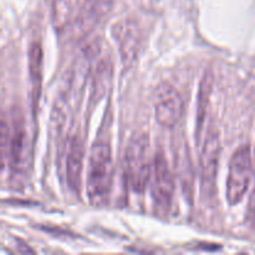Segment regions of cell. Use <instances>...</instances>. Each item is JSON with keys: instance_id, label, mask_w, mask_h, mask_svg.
<instances>
[{"instance_id": "obj_9", "label": "cell", "mask_w": 255, "mask_h": 255, "mask_svg": "<svg viewBox=\"0 0 255 255\" xmlns=\"http://www.w3.org/2000/svg\"><path fill=\"white\" fill-rule=\"evenodd\" d=\"M27 131L25 126L24 115L21 110L15 109L12 114L11 128H10L9 163L14 171H20L26 159Z\"/></svg>"}, {"instance_id": "obj_13", "label": "cell", "mask_w": 255, "mask_h": 255, "mask_svg": "<svg viewBox=\"0 0 255 255\" xmlns=\"http://www.w3.org/2000/svg\"><path fill=\"white\" fill-rule=\"evenodd\" d=\"M42 47L39 42L31 44L29 50V71L30 79L32 82V95L34 100L36 101L39 99V95L41 94V81H42Z\"/></svg>"}, {"instance_id": "obj_10", "label": "cell", "mask_w": 255, "mask_h": 255, "mask_svg": "<svg viewBox=\"0 0 255 255\" xmlns=\"http://www.w3.org/2000/svg\"><path fill=\"white\" fill-rule=\"evenodd\" d=\"M85 148L82 139L79 136H74L70 139L69 152L66 159V177L69 187L72 192L79 193L81 188V174L84 167Z\"/></svg>"}, {"instance_id": "obj_3", "label": "cell", "mask_w": 255, "mask_h": 255, "mask_svg": "<svg viewBox=\"0 0 255 255\" xmlns=\"http://www.w3.org/2000/svg\"><path fill=\"white\" fill-rule=\"evenodd\" d=\"M252 174L253 157L251 147L246 144L234 152L229 163L226 196L231 206H236L244 198L251 186Z\"/></svg>"}, {"instance_id": "obj_11", "label": "cell", "mask_w": 255, "mask_h": 255, "mask_svg": "<svg viewBox=\"0 0 255 255\" xmlns=\"http://www.w3.org/2000/svg\"><path fill=\"white\" fill-rule=\"evenodd\" d=\"M80 0H52V22L57 30L69 26L76 16Z\"/></svg>"}, {"instance_id": "obj_15", "label": "cell", "mask_w": 255, "mask_h": 255, "mask_svg": "<svg viewBox=\"0 0 255 255\" xmlns=\"http://www.w3.org/2000/svg\"><path fill=\"white\" fill-rule=\"evenodd\" d=\"M9 144H10V127L7 126L5 119L1 124V166L5 168L6 159L9 157Z\"/></svg>"}, {"instance_id": "obj_17", "label": "cell", "mask_w": 255, "mask_h": 255, "mask_svg": "<svg viewBox=\"0 0 255 255\" xmlns=\"http://www.w3.org/2000/svg\"><path fill=\"white\" fill-rule=\"evenodd\" d=\"M51 1H52V0H51Z\"/></svg>"}, {"instance_id": "obj_4", "label": "cell", "mask_w": 255, "mask_h": 255, "mask_svg": "<svg viewBox=\"0 0 255 255\" xmlns=\"http://www.w3.org/2000/svg\"><path fill=\"white\" fill-rule=\"evenodd\" d=\"M174 179L166 154L158 149L153 157V169H152L151 194L153 199L154 209L158 214H167L171 211L174 197Z\"/></svg>"}, {"instance_id": "obj_6", "label": "cell", "mask_w": 255, "mask_h": 255, "mask_svg": "<svg viewBox=\"0 0 255 255\" xmlns=\"http://www.w3.org/2000/svg\"><path fill=\"white\" fill-rule=\"evenodd\" d=\"M219 157H221V138L218 132L211 131L204 139L201 158H199L202 191L207 196H213L216 191Z\"/></svg>"}, {"instance_id": "obj_7", "label": "cell", "mask_w": 255, "mask_h": 255, "mask_svg": "<svg viewBox=\"0 0 255 255\" xmlns=\"http://www.w3.org/2000/svg\"><path fill=\"white\" fill-rule=\"evenodd\" d=\"M112 4L114 0H84L70 24L72 36L77 40L87 36L111 11Z\"/></svg>"}, {"instance_id": "obj_14", "label": "cell", "mask_w": 255, "mask_h": 255, "mask_svg": "<svg viewBox=\"0 0 255 255\" xmlns=\"http://www.w3.org/2000/svg\"><path fill=\"white\" fill-rule=\"evenodd\" d=\"M110 77H111V65H110L106 60H104V61L99 64L96 74H95L94 92H92V96L99 97L105 94V91L107 90L106 85L109 84Z\"/></svg>"}, {"instance_id": "obj_8", "label": "cell", "mask_w": 255, "mask_h": 255, "mask_svg": "<svg viewBox=\"0 0 255 255\" xmlns=\"http://www.w3.org/2000/svg\"><path fill=\"white\" fill-rule=\"evenodd\" d=\"M112 35L119 44L122 62L127 67L137 59L141 46V30L134 20H121L112 27Z\"/></svg>"}, {"instance_id": "obj_2", "label": "cell", "mask_w": 255, "mask_h": 255, "mask_svg": "<svg viewBox=\"0 0 255 255\" xmlns=\"http://www.w3.org/2000/svg\"><path fill=\"white\" fill-rule=\"evenodd\" d=\"M153 162L151 159V142L143 132L133 134L125 153V172L132 191L142 193L152 178Z\"/></svg>"}, {"instance_id": "obj_12", "label": "cell", "mask_w": 255, "mask_h": 255, "mask_svg": "<svg viewBox=\"0 0 255 255\" xmlns=\"http://www.w3.org/2000/svg\"><path fill=\"white\" fill-rule=\"evenodd\" d=\"M213 74L211 71H207L201 81L198 92V106H197V126H196V136L197 138L201 134L203 128L204 119H206L207 110L209 106V100H211L212 90H213Z\"/></svg>"}, {"instance_id": "obj_1", "label": "cell", "mask_w": 255, "mask_h": 255, "mask_svg": "<svg viewBox=\"0 0 255 255\" xmlns=\"http://www.w3.org/2000/svg\"><path fill=\"white\" fill-rule=\"evenodd\" d=\"M114 179L111 146L105 141L95 142L87 168V196L94 206H101L109 198Z\"/></svg>"}, {"instance_id": "obj_16", "label": "cell", "mask_w": 255, "mask_h": 255, "mask_svg": "<svg viewBox=\"0 0 255 255\" xmlns=\"http://www.w3.org/2000/svg\"><path fill=\"white\" fill-rule=\"evenodd\" d=\"M247 219L249 221V223L255 226V189L249 199L248 208H247Z\"/></svg>"}, {"instance_id": "obj_5", "label": "cell", "mask_w": 255, "mask_h": 255, "mask_svg": "<svg viewBox=\"0 0 255 255\" xmlns=\"http://www.w3.org/2000/svg\"><path fill=\"white\" fill-rule=\"evenodd\" d=\"M183 99L171 82L163 81L154 92V116L161 126L173 128L183 116Z\"/></svg>"}]
</instances>
